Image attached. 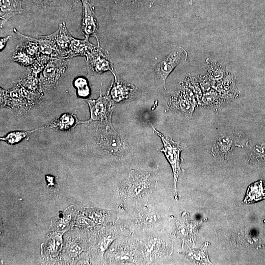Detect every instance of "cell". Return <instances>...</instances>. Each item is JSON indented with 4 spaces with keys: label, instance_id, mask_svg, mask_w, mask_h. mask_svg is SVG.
<instances>
[{
    "label": "cell",
    "instance_id": "obj_16",
    "mask_svg": "<svg viewBox=\"0 0 265 265\" xmlns=\"http://www.w3.org/2000/svg\"><path fill=\"white\" fill-rule=\"evenodd\" d=\"M81 123H84V121H80L75 113L66 112L61 114L42 128L51 129L63 132H69Z\"/></svg>",
    "mask_w": 265,
    "mask_h": 265
},
{
    "label": "cell",
    "instance_id": "obj_13",
    "mask_svg": "<svg viewBox=\"0 0 265 265\" xmlns=\"http://www.w3.org/2000/svg\"><path fill=\"white\" fill-rule=\"evenodd\" d=\"M82 16L80 29L85 38L90 36L95 37L97 44H100L97 36L98 24L94 11V5L86 2H82Z\"/></svg>",
    "mask_w": 265,
    "mask_h": 265
},
{
    "label": "cell",
    "instance_id": "obj_26",
    "mask_svg": "<svg viewBox=\"0 0 265 265\" xmlns=\"http://www.w3.org/2000/svg\"><path fill=\"white\" fill-rule=\"evenodd\" d=\"M139 225L148 227L158 222L160 219L159 215L152 210L146 209L142 210L136 218Z\"/></svg>",
    "mask_w": 265,
    "mask_h": 265
},
{
    "label": "cell",
    "instance_id": "obj_19",
    "mask_svg": "<svg viewBox=\"0 0 265 265\" xmlns=\"http://www.w3.org/2000/svg\"><path fill=\"white\" fill-rule=\"evenodd\" d=\"M228 101L229 99L217 91L211 89L204 93L198 105L217 111L220 110Z\"/></svg>",
    "mask_w": 265,
    "mask_h": 265
},
{
    "label": "cell",
    "instance_id": "obj_8",
    "mask_svg": "<svg viewBox=\"0 0 265 265\" xmlns=\"http://www.w3.org/2000/svg\"><path fill=\"white\" fill-rule=\"evenodd\" d=\"M183 84L182 89L172 97L169 108L190 118L198 102L192 91L185 83Z\"/></svg>",
    "mask_w": 265,
    "mask_h": 265
},
{
    "label": "cell",
    "instance_id": "obj_29",
    "mask_svg": "<svg viewBox=\"0 0 265 265\" xmlns=\"http://www.w3.org/2000/svg\"><path fill=\"white\" fill-rule=\"evenodd\" d=\"M19 45L29 55L34 59H36L41 54L39 46L35 42L25 40Z\"/></svg>",
    "mask_w": 265,
    "mask_h": 265
},
{
    "label": "cell",
    "instance_id": "obj_28",
    "mask_svg": "<svg viewBox=\"0 0 265 265\" xmlns=\"http://www.w3.org/2000/svg\"><path fill=\"white\" fill-rule=\"evenodd\" d=\"M12 59L19 64L29 67L31 65L35 59L29 55L19 44L13 53Z\"/></svg>",
    "mask_w": 265,
    "mask_h": 265
},
{
    "label": "cell",
    "instance_id": "obj_12",
    "mask_svg": "<svg viewBox=\"0 0 265 265\" xmlns=\"http://www.w3.org/2000/svg\"><path fill=\"white\" fill-rule=\"evenodd\" d=\"M13 31L17 36L24 40H29L36 42L39 46L42 54L48 55L51 58L60 57L59 50L55 39L54 32L47 35L32 36L24 35L15 28H13Z\"/></svg>",
    "mask_w": 265,
    "mask_h": 265
},
{
    "label": "cell",
    "instance_id": "obj_27",
    "mask_svg": "<svg viewBox=\"0 0 265 265\" xmlns=\"http://www.w3.org/2000/svg\"><path fill=\"white\" fill-rule=\"evenodd\" d=\"M73 85L76 89L78 98L87 99L91 95V89L87 80L83 77L76 78L73 81Z\"/></svg>",
    "mask_w": 265,
    "mask_h": 265
},
{
    "label": "cell",
    "instance_id": "obj_18",
    "mask_svg": "<svg viewBox=\"0 0 265 265\" xmlns=\"http://www.w3.org/2000/svg\"><path fill=\"white\" fill-rule=\"evenodd\" d=\"M95 46L89 41L88 38L80 40L74 38L64 58L70 59L77 56L85 57Z\"/></svg>",
    "mask_w": 265,
    "mask_h": 265
},
{
    "label": "cell",
    "instance_id": "obj_1",
    "mask_svg": "<svg viewBox=\"0 0 265 265\" xmlns=\"http://www.w3.org/2000/svg\"><path fill=\"white\" fill-rule=\"evenodd\" d=\"M0 106L11 109L17 115L28 112L41 102L43 94L28 90L17 81L8 90L0 88Z\"/></svg>",
    "mask_w": 265,
    "mask_h": 265
},
{
    "label": "cell",
    "instance_id": "obj_17",
    "mask_svg": "<svg viewBox=\"0 0 265 265\" xmlns=\"http://www.w3.org/2000/svg\"><path fill=\"white\" fill-rule=\"evenodd\" d=\"M0 6L1 28L10 19L24 12L23 0H0Z\"/></svg>",
    "mask_w": 265,
    "mask_h": 265
},
{
    "label": "cell",
    "instance_id": "obj_3",
    "mask_svg": "<svg viewBox=\"0 0 265 265\" xmlns=\"http://www.w3.org/2000/svg\"><path fill=\"white\" fill-rule=\"evenodd\" d=\"M151 125L154 132L161 139L163 144V147L160 151L164 154L172 168L173 174L174 196L175 199L177 200V183L178 178L182 172L180 155L184 146L181 144V141L173 140L171 137L163 134L156 129L151 124Z\"/></svg>",
    "mask_w": 265,
    "mask_h": 265
},
{
    "label": "cell",
    "instance_id": "obj_14",
    "mask_svg": "<svg viewBox=\"0 0 265 265\" xmlns=\"http://www.w3.org/2000/svg\"><path fill=\"white\" fill-rule=\"evenodd\" d=\"M99 144L110 154L119 156L121 151V141L112 125H106L103 131Z\"/></svg>",
    "mask_w": 265,
    "mask_h": 265
},
{
    "label": "cell",
    "instance_id": "obj_21",
    "mask_svg": "<svg viewBox=\"0 0 265 265\" xmlns=\"http://www.w3.org/2000/svg\"><path fill=\"white\" fill-rule=\"evenodd\" d=\"M54 32L59 57L64 58L74 37L68 31L64 22L60 24L58 29Z\"/></svg>",
    "mask_w": 265,
    "mask_h": 265
},
{
    "label": "cell",
    "instance_id": "obj_23",
    "mask_svg": "<svg viewBox=\"0 0 265 265\" xmlns=\"http://www.w3.org/2000/svg\"><path fill=\"white\" fill-rule=\"evenodd\" d=\"M212 86H214L216 91L228 99L239 96L232 75H227L221 82L214 83Z\"/></svg>",
    "mask_w": 265,
    "mask_h": 265
},
{
    "label": "cell",
    "instance_id": "obj_24",
    "mask_svg": "<svg viewBox=\"0 0 265 265\" xmlns=\"http://www.w3.org/2000/svg\"><path fill=\"white\" fill-rule=\"evenodd\" d=\"M16 81L28 90L44 93L41 89L38 74L31 71L28 67L23 76Z\"/></svg>",
    "mask_w": 265,
    "mask_h": 265
},
{
    "label": "cell",
    "instance_id": "obj_10",
    "mask_svg": "<svg viewBox=\"0 0 265 265\" xmlns=\"http://www.w3.org/2000/svg\"><path fill=\"white\" fill-rule=\"evenodd\" d=\"M139 248L135 242L125 241L117 245L111 254V262L117 264L136 263L139 258Z\"/></svg>",
    "mask_w": 265,
    "mask_h": 265
},
{
    "label": "cell",
    "instance_id": "obj_2",
    "mask_svg": "<svg viewBox=\"0 0 265 265\" xmlns=\"http://www.w3.org/2000/svg\"><path fill=\"white\" fill-rule=\"evenodd\" d=\"M156 183L150 173L132 169L120 186L119 192L125 198L143 200L151 193Z\"/></svg>",
    "mask_w": 265,
    "mask_h": 265
},
{
    "label": "cell",
    "instance_id": "obj_31",
    "mask_svg": "<svg viewBox=\"0 0 265 265\" xmlns=\"http://www.w3.org/2000/svg\"><path fill=\"white\" fill-rule=\"evenodd\" d=\"M208 71L211 78L213 80H220L224 76V70L219 65H209Z\"/></svg>",
    "mask_w": 265,
    "mask_h": 265
},
{
    "label": "cell",
    "instance_id": "obj_7",
    "mask_svg": "<svg viewBox=\"0 0 265 265\" xmlns=\"http://www.w3.org/2000/svg\"><path fill=\"white\" fill-rule=\"evenodd\" d=\"M89 75H100L114 70L108 52L97 44L85 57Z\"/></svg>",
    "mask_w": 265,
    "mask_h": 265
},
{
    "label": "cell",
    "instance_id": "obj_20",
    "mask_svg": "<svg viewBox=\"0 0 265 265\" xmlns=\"http://www.w3.org/2000/svg\"><path fill=\"white\" fill-rule=\"evenodd\" d=\"M234 140L231 135L225 134L218 137L212 148V154L220 158H226L233 150Z\"/></svg>",
    "mask_w": 265,
    "mask_h": 265
},
{
    "label": "cell",
    "instance_id": "obj_32",
    "mask_svg": "<svg viewBox=\"0 0 265 265\" xmlns=\"http://www.w3.org/2000/svg\"><path fill=\"white\" fill-rule=\"evenodd\" d=\"M199 83L202 91L204 93H205L212 89V83L211 82V80L207 76H203L199 79Z\"/></svg>",
    "mask_w": 265,
    "mask_h": 265
},
{
    "label": "cell",
    "instance_id": "obj_34",
    "mask_svg": "<svg viewBox=\"0 0 265 265\" xmlns=\"http://www.w3.org/2000/svg\"><path fill=\"white\" fill-rule=\"evenodd\" d=\"M127 3L135 4L137 5H150L152 3L153 0H124Z\"/></svg>",
    "mask_w": 265,
    "mask_h": 265
},
{
    "label": "cell",
    "instance_id": "obj_30",
    "mask_svg": "<svg viewBox=\"0 0 265 265\" xmlns=\"http://www.w3.org/2000/svg\"><path fill=\"white\" fill-rule=\"evenodd\" d=\"M51 58L48 55L41 53L35 59L33 63L28 67L31 71L36 74L41 73Z\"/></svg>",
    "mask_w": 265,
    "mask_h": 265
},
{
    "label": "cell",
    "instance_id": "obj_4",
    "mask_svg": "<svg viewBox=\"0 0 265 265\" xmlns=\"http://www.w3.org/2000/svg\"><path fill=\"white\" fill-rule=\"evenodd\" d=\"M70 59L51 58L39 76L43 93L47 92L56 86L66 75Z\"/></svg>",
    "mask_w": 265,
    "mask_h": 265
},
{
    "label": "cell",
    "instance_id": "obj_33",
    "mask_svg": "<svg viewBox=\"0 0 265 265\" xmlns=\"http://www.w3.org/2000/svg\"><path fill=\"white\" fill-rule=\"evenodd\" d=\"M115 238V236L111 234L103 237L99 242V247L100 249L102 251L106 250Z\"/></svg>",
    "mask_w": 265,
    "mask_h": 265
},
{
    "label": "cell",
    "instance_id": "obj_22",
    "mask_svg": "<svg viewBox=\"0 0 265 265\" xmlns=\"http://www.w3.org/2000/svg\"><path fill=\"white\" fill-rule=\"evenodd\" d=\"M265 199V182L263 180H259L248 186L243 202L249 204Z\"/></svg>",
    "mask_w": 265,
    "mask_h": 265
},
{
    "label": "cell",
    "instance_id": "obj_9",
    "mask_svg": "<svg viewBox=\"0 0 265 265\" xmlns=\"http://www.w3.org/2000/svg\"><path fill=\"white\" fill-rule=\"evenodd\" d=\"M186 52L182 47H178L161 61L155 67L156 76L165 89V81L172 71L182 61L187 57Z\"/></svg>",
    "mask_w": 265,
    "mask_h": 265
},
{
    "label": "cell",
    "instance_id": "obj_36",
    "mask_svg": "<svg viewBox=\"0 0 265 265\" xmlns=\"http://www.w3.org/2000/svg\"><path fill=\"white\" fill-rule=\"evenodd\" d=\"M82 2H86L94 5V0H80Z\"/></svg>",
    "mask_w": 265,
    "mask_h": 265
},
{
    "label": "cell",
    "instance_id": "obj_5",
    "mask_svg": "<svg viewBox=\"0 0 265 265\" xmlns=\"http://www.w3.org/2000/svg\"><path fill=\"white\" fill-rule=\"evenodd\" d=\"M77 0H23L24 11L48 15L72 10Z\"/></svg>",
    "mask_w": 265,
    "mask_h": 265
},
{
    "label": "cell",
    "instance_id": "obj_25",
    "mask_svg": "<svg viewBox=\"0 0 265 265\" xmlns=\"http://www.w3.org/2000/svg\"><path fill=\"white\" fill-rule=\"evenodd\" d=\"M38 129L28 131H15L10 132L2 137L0 140L8 145H13L18 144L25 139H28L30 135Z\"/></svg>",
    "mask_w": 265,
    "mask_h": 265
},
{
    "label": "cell",
    "instance_id": "obj_6",
    "mask_svg": "<svg viewBox=\"0 0 265 265\" xmlns=\"http://www.w3.org/2000/svg\"><path fill=\"white\" fill-rule=\"evenodd\" d=\"M89 108L90 118L87 123L97 121L102 124L112 125L111 116L115 107V103L109 96V91L102 95L101 87L99 97L97 99L86 100Z\"/></svg>",
    "mask_w": 265,
    "mask_h": 265
},
{
    "label": "cell",
    "instance_id": "obj_15",
    "mask_svg": "<svg viewBox=\"0 0 265 265\" xmlns=\"http://www.w3.org/2000/svg\"><path fill=\"white\" fill-rule=\"evenodd\" d=\"M143 253L150 261L163 256L166 252V242L159 235L148 237L143 243Z\"/></svg>",
    "mask_w": 265,
    "mask_h": 265
},
{
    "label": "cell",
    "instance_id": "obj_11",
    "mask_svg": "<svg viewBox=\"0 0 265 265\" xmlns=\"http://www.w3.org/2000/svg\"><path fill=\"white\" fill-rule=\"evenodd\" d=\"M114 81L108 89L109 96L114 103H120L131 98L136 91L135 86L124 80L114 70Z\"/></svg>",
    "mask_w": 265,
    "mask_h": 265
},
{
    "label": "cell",
    "instance_id": "obj_35",
    "mask_svg": "<svg viewBox=\"0 0 265 265\" xmlns=\"http://www.w3.org/2000/svg\"><path fill=\"white\" fill-rule=\"evenodd\" d=\"M11 36L9 35L0 38V51L3 50L5 47L8 41L11 38Z\"/></svg>",
    "mask_w": 265,
    "mask_h": 265
}]
</instances>
